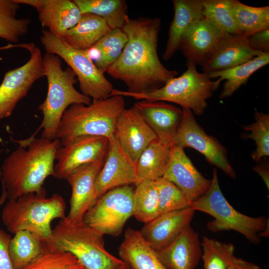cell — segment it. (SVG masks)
Returning a JSON list of instances; mask_svg holds the SVG:
<instances>
[{"label": "cell", "mask_w": 269, "mask_h": 269, "mask_svg": "<svg viewBox=\"0 0 269 269\" xmlns=\"http://www.w3.org/2000/svg\"><path fill=\"white\" fill-rule=\"evenodd\" d=\"M174 184L191 204L208 190L211 179L205 178L186 155L184 148L173 145L170 160L162 176Z\"/></svg>", "instance_id": "obj_16"}, {"label": "cell", "mask_w": 269, "mask_h": 269, "mask_svg": "<svg viewBox=\"0 0 269 269\" xmlns=\"http://www.w3.org/2000/svg\"><path fill=\"white\" fill-rule=\"evenodd\" d=\"M2 60V58L0 57V61Z\"/></svg>", "instance_id": "obj_47"}, {"label": "cell", "mask_w": 269, "mask_h": 269, "mask_svg": "<svg viewBox=\"0 0 269 269\" xmlns=\"http://www.w3.org/2000/svg\"><path fill=\"white\" fill-rule=\"evenodd\" d=\"M134 190L126 185L108 191L85 213L83 221L103 236H119L133 216Z\"/></svg>", "instance_id": "obj_10"}, {"label": "cell", "mask_w": 269, "mask_h": 269, "mask_svg": "<svg viewBox=\"0 0 269 269\" xmlns=\"http://www.w3.org/2000/svg\"><path fill=\"white\" fill-rule=\"evenodd\" d=\"M116 269H133L129 265L124 262V263Z\"/></svg>", "instance_id": "obj_46"}, {"label": "cell", "mask_w": 269, "mask_h": 269, "mask_svg": "<svg viewBox=\"0 0 269 269\" xmlns=\"http://www.w3.org/2000/svg\"><path fill=\"white\" fill-rule=\"evenodd\" d=\"M109 142L106 160L96 179L98 199L113 188L138 182L136 164L123 150L115 136Z\"/></svg>", "instance_id": "obj_19"}, {"label": "cell", "mask_w": 269, "mask_h": 269, "mask_svg": "<svg viewBox=\"0 0 269 269\" xmlns=\"http://www.w3.org/2000/svg\"><path fill=\"white\" fill-rule=\"evenodd\" d=\"M115 136L123 150L135 164L146 146L157 138L134 106L125 109L119 117Z\"/></svg>", "instance_id": "obj_17"}, {"label": "cell", "mask_w": 269, "mask_h": 269, "mask_svg": "<svg viewBox=\"0 0 269 269\" xmlns=\"http://www.w3.org/2000/svg\"><path fill=\"white\" fill-rule=\"evenodd\" d=\"M43 59L48 89L45 100L38 108L43 115L41 137L53 140L56 138L57 128L65 110L74 104L89 105L91 99L76 89V74L69 67L63 68L59 56L45 52Z\"/></svg>", "instance_id": "obj_5"}, {"label": "cell", "mask_w": 269, "mask_h": 269, "mask_svg": "<svg viewBox=\"0 0 269 269\" xmlns=\"http://www.w3.org/2000/svg\"><path fill=\"white\" fill-rule=\"evenodd\" d=\"M195 211L212 216L214 219L208 222L207 229L213 233L225 231H236L250 243L259 244L262 235L269 230V219L261 216L253 217L236 210L226 200L219 185L217 170L214 168L211 183L207 191L190 204Z\"/></svg>", "instance_id": "obj_8"}, {"label": "cell", "mask_w": 269, "mask_h": 269, "mask_svg": "<svg viewBox=\"0 0 269 269\" xmlns=\"http://www.w3.org/2000/svg\"><path fill=\"white\" fill-rule=\"evenodd\" d=\"M227 269H260V267L254 263L235 256Z\"/></svg>", "instance_id": "obj_42"}, {"label": "cell", "mask_w": 269, "mask_h": 269, "mask_svg": "<svg viewBox=\"0 0 269 269\" xmlns=\"http://www.w3.org/2000/svg\"><path fill=\"white\" fill-rule=\"evenodd\" d=\"M60 140L33 138L26 148L21 146L4 160L0 169L2 189L8 200L29 193L46 194L43 184L53 175Z\"/></svg>", "instance_id": "obj_2"}, {"label": "cell", "mask_w": 269, "mask_h": 269, "mask_svg": "<svg viewBox=\"0 0 269 269\" xmlns=\"http://www.w3.org/2000/svg\"><path fill=\"white\" fill-rule=\"evenodd\" d=\"M182 109V119L173 138V145L183 148L189 147L195 149L203 154L211 164L235 179L236 172L230 164L224 146L216 138L205 132L197 123L191 110Z\"/></svg>", "instance_id": "obj_12"}, {"label": "cell", "mask_w": 269, "mask_h": 269, "mask_svg": "<svg viewBox=\"0 0 269 269\" xmlns=\"http://www.w3.org/2000/svg\"><path fill=\"white\" fill-rule=\"evenodd\" d=\"M66 208L63 198L58 194L46 197V194L29 193L8 200L2 209L1 218L13 234L26 230L46 240L51 235L52 221L65 218Z\"/></svg>", "instance_id": "obj_6"}, {"label": "cell", "mask_w": 269, "mask_h": 269, "mask_svg": "<svg viewBox=\"0 0 269 269\" xmlns=\"http://www.w3.org/2000/svg\"><path fill=\"white\" fill-rule=\"evenodd\" d=\"M173 145L157 138L146 146L136 163L138 182L144 180H156L162 177L170 160Z\"/></svg>", "instance_id": "obj_27"}, {"label": "cell", "mask_w": 269, "mask_h": 269, "mask_svg": "<svg viewBox=\"0 0 269 269\" xmlns=\"http://www.w3.org/2000/svg\"><path fill=\"white\" fill-rule=\"evenodd\" d=\"M20 5L15 0H0V38L11 43L19 42L31 22L29 18L17 17Z\"/></svg>", "instance_id": "obj_34"}, {"label": "cell", "mask_w": 269, "mask_h": 269, "mask_svg": "<svg viewBox=\"0 0 269 269\" xmlns=\"http://www.w3.org/2000/svg\"><path fill=\"white\" fill-rule=\"evenodd\" d=\"M160 214L190 207L183 192L174 184L161 177L156 180Z\"/></svg>", "instance_id": "obj_39"}, {"label": "cell", "mask_w": 269, "mask_h": 269, "mask_svg": "<svg viewBox=\"0 0 269 269\" xmlns=\"http://www.w3.org/2000/svg\"><path fill=\"white\" fill-rule=\"evenodd\" d=\"M269 63V53H262L243 64L207 74L210 79L217 78L220 82L226 80L219 95L220 98L223 99L232 95L247 83L252 75Z\"/></svg>", "instance_id": "obj_29"}, {"label": "cell", "mask_w": 269, "mask_h": 269, "mask_svg": "<svg viewBox=\"0 0 269 269\" xmlns=\"http://www.w3.org/2000/svg\"><path fill=\"white\" fill-rule=\"evenodd\" d=\"M124 97L111 96L93 100L89 105L74 104L64 112L57 128L56 138L64 146L81 136L115 138L117 120L125 109Z\"/></svg>", "instance_id": "obj_3"}, {"label": "cell", "mask_w": 269, "mask_h": 269, "mask_svg": "<svg viewBox=\"0 0 269 269\" xmlns=\"http://www.w3.org/2000/svg\"><path fill=\"white\" fill-rule=\"evenodd\" d=\"M105 160L98 159L84 164L65 178L72 188L70 209L66 217L70 222L82 221L85 213L97 200L95 182Z\"/></svg>", "instance_id": "obj_14"}, {"label": "cell", "mask_w": 269, "mask_h": 269, "mask_svg": "<svg viewBox=\"0 0 269 269\" xmlns=\"http://www.w3.org/2000/svg\"><path fill=\"white\" fill-rule=\"evenodd\" d=\"M161 20L158 17L129 18L122 29L128 38L118 59L106 72L123 81L127 91L144 94L158 89L178 74L166 68L157 53Z\"/></svg>", "instance_id": "obj_1"}, {"label": "cell", "mask_w": 269, "mask_h": 269, "mask_svg": "<svg viewBox=\"0 0 269 269\" xmlns=\"http://www.w3.org/2000/svg\"><path fill=\"white\" fill-rule=\"evenodd\" d=\"M22 44H15L9 43L8 44L5 46L0 47V50L10 49V48H14V47L22 48L23 46V45Z\"/></svg>", "instance_id": "obj_44"}, {"label": "cell", "mask_w": 269, "mask_h": 269, "mask_svg": "<svg viewBox=\"0 0 269 269\" xmlns=\"http://www.w3.org/2000/svg\"><path fill=\"white\" fill-rule=\"evenodd\" d=\"M6 198H7L6 193L3 190H2V195L1 196V198H0V206L3 203H4L6 199Z\"/></svg>", "instance_id": "obj_45"}, {"label": "cell", "mask_w": 269, "mask_h": 269, "mask_svg": "<svg viewBox=\"0 0 269 269\" xmlns=\"http://www.w3.org/2000/svg\"><path fill=\"white\" fill-rule=\"evenodd\" d=\"M23 269H86L73 254L44 245L42 254Z\"/></svg>", "instance_id": "obj_37"}, {"label": "cell", "mask_w": 269, "mask_h": 269, "mask_svg": "<svg viewBox=\"0 0 269 269\" xmlns=\"http://www.w3.org/2000/svg\"><path fill=\"white\" fill-rule=\"evenodd\" d=\"M255 170L261 175L269 188V169L267 166L263 165L255 167Z\"/></svg>", "instance_id": "obj_43"}, {"label": "cell", "mask_w": 269, "mask_h": 269, "mask_svg": "<svg viewBox=\"0 0 269 269\" xmlns=\"http://www.w3.org/2000/svg\"><path fill=\"white\" fill-rule=\"evenodd\" d=\"M227 35L203 16L188 28L181 39L179 49L188 61L202 66Z\"/></svg>", "instance_id": "obj_15"}, {"label": "cell", "mask_w": 269, "mask_h": 269, "mask_svg": "<svg viewBox=\"0 0 269 269\" xmlns=\"http://www.w3.org/2000/svg\"><path fill=\"white\" fill-rule=\"evenodd\" d=\"M123 262L133 269H168L160 262L155 250L144 241L139 231L128 228L118 248Z\"/></svg>", "instance_id": "obj_25"}, {"label": "cell", "mask_w": 269, "mask_h": 269, "mask_svg": "<svg viewBox=\"0 0 269 269\" xmlns=\"http://www.w3.org/2000/svg\"><path fill=\"white\" fill-rule=\"evenodd\" d=\"M134 106L159 140L173 144V138L182 119V109L163 101L144 100Z\"/></svg>", "instance_id": "obj_21"}, {"label": "cell", "mask_w": 269, "mask_h": 269, "mask_svg": "<svg viewBox=\"0 0 269 269\" xmlns=\"http://www.w3.org/2000/svg\"><path fill=\"white\" fill-rule=\"evenodd\" d=\"M201 259L204 269H227L235 257V246L207 237H202Z\"/></svg>", "instance_id": "obj_35"}, {"label": "cell", "mask_w": 269, "mask_h": 269, "mask_svg": "<svg viewBox=\"0 0 269 269\" xmlns=\"http://www.w3.org/2000/svg\"><path fill=\"white\" fill-rule=\"evenodd\" d=\"M195 211L190 206L161 214L144 223L139 232L151 248L160 250L172 244L190 225Z\"/></svg>", "instance_id": "obj_18"}, {"label": "cell", "mask_w": 269, "mask_h": 269, "mask_svg": "<svg viewBox=\"0 0 269 269\" xmlns=\"http://www.w3.org/2000/svg\"><path fill=\"white\" fill-rule=\"evenodd\" d=\"M110 30L103 18L91 13H83L78 23L60 38L70 46L85 50L95 44Z\"/></svg>", "instance_id": "obj_26"}, {"label": "cell", "mask_w": 269, "mask_h": 269, "mask_svg": "<svg viewBox=\"0 0 269 269\" xmlns=\"http://www.w3.org/2000/svg\"><path fill=\"white\" fill-rule=\"evenodd\" d=\"M174 17L171 21L162 58L170 59L179 50L181 39L189 26L203 17L202 0H173Z\"/></svg>", "instance_id": "obj_24"}, {"label": "cell", "mask_w": 269, "mask_h": 269, "mask_svg": "<svg viewBox=\"0 0 269 269\" xmlns=\"http://www.w3.org/2000/svg\"><path fill=\"white\" fill-rule=\"evenodd\" d=\"M186 66V70L180 76L170 79L162 87L150 92L136 94L114 89L110 96L120 95L136 100L172 102L194 114L202 115L208 106L207 100L221 82L218 79L212 80L206 73L199 72L196 65L190 61L187 60Z\"/></svg>", "instance_id": "obj_7"}, {"label": "cell", "mask_w": 269, "mask_h": 269, "mask_svg": "<svg viewBox=\"0 0 269 269\" xmlns=\"http://www.w3.org/2000/svg\"><path fill=\"white\" fill-rule=\"evenodd\" d=\"M11 236L0 229V269H13L8 253Z\"/></svg>", "instance_id": "obj_41"}, {"label": "cell", "mask_w": 269, "mask_h": 269, "mask_svg": "<svg viewBox=\"0 0 269 269\" xmlns=\"http://www.w3.org/2000/svg\"><path fill=\"white\" fill-rule=\"evenodd\" d=\"M82 14L91 13L103 18L111 29L122 28L130 18L124 0H73Z\"/></svg>", "instance_id": "obj_31"}, {"label": "cell", "mask_w": 269, "mask_h": 269, "mask_svg": "<svg viewBox=\"0 0 269 269\" xmlns=\"http://www.w3.org/2000/svg\"><path fill=\"white\" fill-rule=\"evenodd\" d=\"M20 4L34 8L38 19L44 29L61 37L79 21L82 13L70 0H15Z\"/></svg>", "instance_id": "obj_20"}, {"label": "cell", "mask_w": 269, "mask_h": 269, "mask_svg": "<svg viewBox=\"0 0 269 269\" xmlns=\"http://www.w3.org/2000/svg\"><path fill=\"white\" fill-rule=\"evenodd\" d=\"M255 118L254 123L242 127L245 131L250 132L246 137L253 139L256 143V149L252 157L258 161L269 155V115L256 110Z\"/></svg>", "instance_id": "obj_38"}, {"label": "cell", "mask_w": 269, "mask_h": 269, "mask_svg": "<svg viewBox=\"0 0 269 269\" xmlns=\"http://www.w3.org/2000/svg\"><path fill=\"white\" fill-rule=\"evenodd\" d=\"M232 0H202L204 17L228 35H241L231 11Z\"/></svg>", "instance_id": "obj_36"}, {"label": "cell", "mask_w": 269, "mask_h": 269, "mask_svg": "<svg viewBox=\"0 0 269 269\" xmlns=\"http://www.w3.org/2000/svg\"><path fill=\"white\" fill-rule=\"evenodd\" d=\"M135 185L133 194V216L137 220L145 223L160 215L156 180H142Z\"/></svg>", "instance_id": "obj_33"}, {"label": "cell", "mask_w": 269, "mask_h": 269, "mask_svg": "<svg viewBox=\"0 0 269 269\" xmlns=\"http://www.w3.org/2000/svg\"><path fill=\"white\" fill-rule=\"evenodd\" d=\"M231 11L241 35L248 37L269 28V6H253L232 0Z\"/></svg>", "instance_id": "obj_32"}, {"label": "cell", "mask_w": 269, "mask_h": 269, "mask_svg": "<svg viewBox=\"0 0 269 269\" xmlns=\"http://www.w3.org/2000/svg\"><path fill=\"white\" fill-rule=\"evenodd\" d=\"M155 252L168 269H195L202 253L199 235L190 225L172 244Z\"/></svg>", "instance_id": "obj_22"}, {"label": "cell", "mask_w": 269, "mask_h": 269, "mask_svg": "<svg viewBox=\"0 0 269 269\" xmlns=\"http://www.w3.org/2000/svg\"><path fill=\"white\" fill-rule=\"evenodd\" d=\"M110 142L104 136L78 137L56 150L53 176L65 179L74 170L87 163L106 158Z\"/></svg>", "instance_id": "obj_13"}, {"label": "cell", "mask_w": 269, "mask_h": 269, "mask_svg": "<svg viewBox=\"0 0 269 269\" xmlns=\"http://www.w3.org/2000/svg\"><path fill=\"white\" fill-rule=\"evenodd\" d=\"M262 53L251 46L248 37L238 34L228 35L202 66L203 72L208 74L228 69L248 62Z\"/></svg>", "instance_id": "obj_23"}, {"label": "cell", "mask_w": 269, "mask_h": 269, "mask_svg": "<svg viewBox=\"0 0 269 269\" xmlns=\"http://www.w3.org/2000/svg\"><path fill=\"white\" fill-rule=\"evenodd\" d=\"M103 236L83 221L71 223L65 217L43 241L48 248L73 254L86 269H116L124 262L105 249Z\"/></svg>", "instance_id": "obj_4"}, {"label": "cell", "mask_w": 269, "mask_h": 269, "mask_svg": "<svg viewBox=\"0 0 269 269\" xmlns=\"http://www.w3.org/2000/svg\"><path fill=\"white\" fill-rule=\"evenodd\" d=\"M27 50L30 54L28 60L20 67L7 71L0 85V121L10 116L33 84L45 76L40 48L31 43Z\"/></svg>", "instance_id": "obj_11"}, {"label": "cell", "mask_w": 269, "mask_h": 269, "mask_svg": "<svg viewBox=\"0 0 269 269\" xmlns=\"http://www.w3.org/2000/svg\"><path fill=\"white\" fill-rule=\"evenodd\" d=\"M128 41V36L122 28L113 29L84 51L104 73L118 59Z\"/></svg>", "instance_id": "obj_28"}, {"label": "cell", "mask_w": 269, "mask_h": 269, "mask_svg": "<svg viewBox=\"0 0 269 269\" xmlns=\"http://www.w3.org/2000/svg\"><path fill=\"white\" fill-rule=\"evenodd\" d=\"M40 40L46 53L59 56L73 71L82 94L93 100L110 96L114 89L112 83L84 50L70 46L62 38L44 29L41 31Z\"/></svg>", "instance_id": "obj_9"}, {"label": "cell", "mask_w": 269, "mask_h": 269, "mask_svg": "<svg viewBox=\"0 0 269 269\" xmlns=\"http://www.w3.org/2000/svg\"><path fill=\"white\" fill-rule=\"evenodd\" d=\"M14 235L8 246L9 255L13 269H23L42 254L43 241L26 230L17 232Z\"/></svg>", "instance_id": "obj_30"}, {"label": "cell", "mask_w": 269, "mask_h": 269, "mask_svg": "<svg viewBox=\"0 0 269 269\" xmlns=\"http://www.w3.org/2000/svg\"><path fill=\"white\" fill-rule=\"evenodd\" d=\"M251 46L262 53H269V28L261 30L248 37Z\"/></svg>", "instance_id": "obj_40"}]
</instances>
